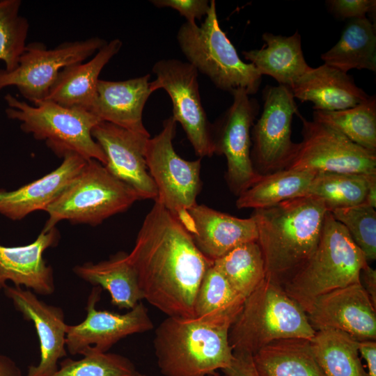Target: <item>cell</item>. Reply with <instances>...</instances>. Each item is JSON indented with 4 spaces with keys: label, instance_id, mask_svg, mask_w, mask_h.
<instances>
[{
    "label": "cell",
    "instance_id": "obj_1",
    "mask_svg": "<svg viewBox=\"0 0 376 376\" xmlns=\"http://www.w3.org/2000/svg\"><path fill=\"white\" fill-rule=\"evenodd\" d=\"M128 256L143 299L167 316L194 318L196 295L213 261L158 201L144 218Z\"/></svg>",
    "mask_w": 376,
    "mask_h": 376
},
{
    "label": "cell",
    "instance_id": "obj_2",
    "mask_svg": "<svg viewBox=\"0 0 376 376\" xmlns=\"http://www.w3.org/2000/svg\"><path fill=\"white\" fill-rule=\"evenodd\" d=\"M327 211L311 196L253 210L266 279L283 286L304 265L318 246Z\"/></svg>",
    "mask_w": 376,
    "mask_h": 376
},
{
    "label": "cell",
    "instance_id": "obj_3",
    "mask_svg": "<svg viewBox=\"0 0 376 376\" xmlns=\"http://www.w3.org/2000/svg\"><path fill=\"white\" fill-rule=\"evenodd\" d=\"M230 327L195 318L167 316L156 328L153 346L164 376H208L229 366Z\"/></svg>",
    "mask_w": 376,
    "mask_h": 376
},
{
    "label": "cell",
    "instance_id": "obj_4",
    "mask_svg": "<svg viewBox=\"0 0 376 376\" xmlns=\"http://www.w3.org/2000/svg\"><path fill=\"white\" fill-rule=\"evenodd\" d=\"M315 330L306 313L282 285L265 279L244 300L231 325L228 339L233 352L254 354L282 339L311 340Z\"/></svg>",
    "mask_w": 376,
    "mask_h": 376
},
{
    "label": "cell",
    "instance_id": "obj_5",
    "mask_svg": "<svg viewBox=\"0 0 376 376\" xmlns=\"http://www.w3.org/2000/svg\"><path fill=\"white\" fill-rule=\"evenodd\" d=\"M367 265L345 226L327 211L314 252L283 288L307 313L318 297L361 282V272Z\"/></svg>",
    "mask_w": 376,
    "mask_h": 376
},
{
    "label": "cell",
    "instance_id": "obj_6",
    "mask_svg": "<svg viewBox=\"0 0 376 376\" xmlns=\"http://www.w3.org/2000/svg\"><path fill=\"white\" fill-rule=\"evenodd\" d=\"M4 100L8 118L19 121L23 132L45 141L58 157L63 158L74 153L86 160H97L104 166L107 164L102 149L91 134L101 120L91 112L47 100L30 105L9 93Z\"/></svg>",
    "mask_w": 376,
    "mask_h": 376
},
{
    "label": "cell",
    "instance_id": "obj_7",
    "mask_svg": "<svg viewBox=\"0 0 376 376\" xmlns=\"http://www.w3.org/2000/svg\"><path fill=\"white\" fill-rule=\"evenodd\" d=\"M179 47L188 63L207 76L214 86L232 93L244 90L256 93L262 75L251 63H244L220 28L214 0L201 26L185 22L177 33Z\"/></svg>",
    "mask_w": 376,
    "mask_h": 376
},
{
    "label": "cell",
    "instance_id": "obj_8",
    "mask_svg": "<svg viewBox=\"0 0 376 376\" xmlns=\"http://www.w3.org/2000/svg\"><path fill=\"white\" fill-rule=\"evenodd\" d=\"M139 200L134 189L114 177L99 161L89 159L45 210L49 217L42 230L55 228L63 220L95 226Z\"/></svg>",
    "mask_w": 376,
    "mask_h": 376
},
{
    "label": "cell",
    "instance_id": "obj_9",
    "mask_svg": "<svg viewBox=\"0 0 376 376\" xmlns=\"http://www.w3.org/2000/svg\"><path fill=\"white\" fill-rule=\"evenodd\" d=\"M175 130L176 122L172 116L164 120L161 132L148 140L145 157L157 190L155 201L167 209L189 232V210L197 204L196 198L202 186L201 158L188 161L175 152L173 144Z\"/></svg>",
    "mask_w": 376,
    "mask_h": 376
},
{
    "label": "cell",
    "instance_id": "obj_10",
    "mask_svg": "<svg viewBox=\"0 0 376 376\" xmlns=\"http://www.w3.org/2000/svg\"><path fill=\"white\" fill-rule=\"evenodd\" d=\"M107 42L99 37H93L65 42L51 49L42 42L29 43L16 68L11 71L0 69V91L15 86L33 104L45 100L63 68L83 63Z\"/></svg>",
    "mask_w": 376,
    "mask_h": 376
},
{
    "label": "cell",
    "instance_id": "obj_11",
    "mask_svg": "<svg viewBox=\"0 0 376 376\" xmlns=\"http://www.w3.org/2000/svg\"><path fill=\"white\" fill-rule=\"evenodd\" d=\"M263 97V112L251 132V158L260 175L285 169L299 147L291 139L292 117L299 111L290 89L266 86Z\"/></svg>",
    "mask_w": 376,
    "mask_h": 376
},
{
    "label": "cell",
    "instance_id": "obj_12",
    "mask_svg": "<svg viewBox=\"0 0 376 376\" xmlns=\"http://www.w3.org/2000/svg\"><path fill=\"white\" fill-rule=\"evenodd\" d=\"M233 102L212 124L214 154L226 159L225 179L230 191L238 196L262 175L255 170L251 158V128L258 114V101L243 89L234 91Z\"/></svg>",
    "mask_w": 376,
    "mask_h": 376
},
{
    "label": "cell",
    "instance_id": "obj_13",
    "mask_svg": "<svg viewBox=\"0 0 376 376\" xmlns=\"http://www.w3.org/2000/svg\"><path fill=\"white\" fill-rule=\"evenodd\" d=\"M156 79L150 81L152 93L164 89L173 104L175 122L183 128L199 158L214 154L212 124L203 107L198 81V71L188 62L175 58L162 59L152 69Z\"/></svg>",
    "mask_w": 376,
    "mask_h": 376
},
{
    "label": "cell",
    "instance_id": "obj_14",
    "mask_svg": "<svg viewBox=\"0 0 376 376\" xmlns=\"http://www.w3.org/2000/svg\"><path fill=\"white\" fill-rule=\"evenodd\" d=\"M297 115L302 123L303 139L285 169L376 174V152L359 146L327 124L308 120L299 112Z\"/></svg>",
    "mask_w": 376,
    "mask_h": 376
},
{
    "label": "cell",
    "instance_id": "obj_15",
    "mask_svg": "<svg viewBox=\"0 0 376 376\" xmlns=\"http://www.w3.org/2000/svg\"><path fill=\"white\" fill-rule=\"evenodd\" d=\"M101 292L100 287L94 286L87 299L85 319L78 324L68 325L65 345L72 355L107 352L126 336L153 329L148 309L141 302L123 314L96 309Z\"/></svg>",
    "mask_w": 376,
    "mask_h": 376
},
{
    "label": "cell",
    "instance_id": "obj_16",
    "mask_svg": "<svg viewBox=\"0 0 376 376\" xmlns=\"http://www.w3.org/2000/svg\"><path fill=\"white\" fill-rule=\"evenodd\" d=\"M306 315L315 331L331 329L358 341L376 340V306L361 282L318 297Z\"/></svg>",
    "mask_w": 376,
    "mask_h": 376
},
{
    "label": "cell",
    "instance_id": "obj_17",
    "mask_svg": "<svg viewBox=\"0 0 376 376\" xmlns=\"http://www.w3.org/2000/svg\"><path fill=\"white\" fill-rule=\"evenodd\" d=\"M91 134L107 157L104 166L107 171L134 189L141 200L155 201L157 190L145 157L150 135L134 132L105 121L97 124Z\"/></svg>",
    "mask_w": 376,
    "mask_h": 376
},
{
    "label": "cell",
    "instance_id": "obj_18",
    "mask_svg": "<svg viewBox=\"0 0 376 376\" xmlns=\"http://www.w3.org/2000/svg\"><path fill=\"white\" fill-rule=\"evenodd\" d=\"M3 290L23 318L33 322L38 336L40 361L36 366H29L25 376L53 375L58 369V360L67 355L65 339L68 324L65 322L63 311L40 300L30 290L8 285Z\"/></svg>",
    "mask_w": 376,
    "mask_h": 376
},
{
    "label": "cell",
    "instance_id": "obj_19",
    "mask_svg": "<svg viewBox=\"0 0 376 376\" xmlns=\"http://www.w3.org/2000/svg\"><path fill=\"white\" fill-rule=\"evenodd\" d=\"M59 238L55 227L47 231L42 230L37 238L26 245L0 244V289H3L9 281L37 295H52L55 290L54 272L43 258V253L56 246Z\"/></svg>",
    "mask_w": 376,
    "mask_h": 376
},
{
    "label": "cell",
    "instance_id": "obj_20",
    "mask_svg": "<svg viewBox=\"0 0 376 376\" xmlns=\"http://www.w3.org/2000/svg\"><path fill=\"white\" fill-rule=\"evenodd\" d=\"M189 214V233L194 244L212 261L238 246L258 240L257 226L251 217L241 219L198 203Z\"/></svg>",
    "mask_w": 376,
    "mask_h": 376
},
{
    "label": "cell",
    "instance_id": "obj_21",
    "mask_svg": "<svg viewBox=\"0 0 376 376\" xmlns=\"http://www.w3.org/2000/svg\"><path fill=\"white\" fill-rule=\"evenodd\" d=\"M149 74L123 81L99 79L90 111L101 121L150 135L143 123L145 104L152 93Z\"/></svg>",
    "mask_w": 376,
    "mask_h": 376
},
{
    "label": "cell",
    "instance_id": "obj_22",
    "mask_svg": "<svg viewBox=\"0 0 376 376\" xmlns=\"http://www.w3.org/2000/svg\"><path fill=\"white\" fill-rule=\"evenodd\" d=\"M87 160L70 153L56 169L13 191L0 189V214L21 220L30 213L45 210L81 172Z\"/></svg>",
    "mask_w": 376,
    "mask_h": 376
},
{
    "label": "cell",
    "instance_id": "obj_23",
    "mask_svg": "<svg viewBox=\"0 0 376 376\" xmlns=\"http://www.w3.org/2000/svg\"><path fill=\"white\" fill-rule=\"evenodd\" d=\"M290 89L295 98L313 102L315 111L345 110L369 97L347 73L326 64L311 68Z\"/></svg>",
    "mask_w": 376,
    "mask_h": 376
},
{
    "label": "cell",
    "instance_id": "obj_24",
    "mask_svg": "<svg viewBox=\"0 0 376 376\" xmlns=\"http://www.w3.org/2000/svg\"><path fill=\"white\" fill-rule=\"evenodd\" d=\"M122 41L107 42L85 63H79L63 68L45 100L61 106L90 111L95 100L99 75L103 68L118 53Z\"/></svg>",
    "mask_w": 376,
    "mask_h": 376
},
{
    "label": "cell",
    "instance_id": "obj_25",
    "mask_svg": "<svg viewBox=\"0 0 376 376\" xmlns=\"http://www.w3.org/2000/svg\"><path fill=\"white\" fill-rule=\"evenodd\" d=\"M262 38L265 45L261 49L242 52L262 76H270L290 88L311 69L305 61L298 31L290 36L266 32Z\"/></svg>",
    "mask_w": 376,
    "mask_h": 376
},
{
    "label": "cell",
    "instance_id": "obj_26",
    "mask_svg": "<svg viewBox=\"0 0 376 376\" xmlns=\"http://www.w3.org/2000/svg\"><path fill=\"white\" fill-rule=\"evenodd\" d=\"M72 270L84 281L106 290L111 304L119 309L130 310L143 299L137 274L125 251H118L97 263L76 265Z\"/></svg>",
    "mask_w": 376,
    "mask_h": 376
},
{
    "label": "cell",
    "instance_id": "obj_27",
    "mask_svg": "<svg viewBox=\"0 0 376 376\" xmlns=\"http://www.w3.org/2000/svg\"><path fill=\"white\" fill-rule=\"evenodd\" d=\"M252 357L259 376H324L308 339L276 340Z\"/></svg>",
    "mask_w": 376,
    "mask_h": 376
},
{
    "label": "cell",
    "instance_id": "obj_28",
    "mask_svg": "<svg viewBox=\"0 0 376 376\" xmlns=\"http://www.w3.org/2000/svg\"><path fill=\"white\" fill-rule=\"evenodd\" d=\"M321 58L324 64L346 73L352 69L375 72V25L367 17L350 19L340 40Z\"/></svg>",
    "mask_w": 376,
    "mask_h": 376
},
{
    "label": "cell",
    "instance_id": "obj_29",
    "mask_svg": "<svg viewBox=\"0 0 376 376\" xmlns=\"http://www.w3.org/2000/svg\"><path fill=\"white\" fill-rule=\"evenodd\" d=\"M244 300L212 265L198 289L194 305V318L208 324L230 328Z\"/></svg>",
    "mask_w": 376,
    "mask_h": 376
},
{
    "label": "cell",
    "instance_id": "obj_30",
    "mask_svg": "<svg viewBox=\"0 0 376 376\" xmlns=\"http://www.w3.org/2000/svg\"><path fill=\"white\" fill-rule=\"evenodd\" d=\"M316 173L283 169L262 175L250 188L237 196L238 209H263L283 201L306 196Z\"/></svg>",
    "mask_w": 376,
    "mask_h": 376
},
{
    "label": "cell",
    "instance_id": "obj_31",
    "mask_svg": "<svg viewBox=\"0 0 376 376\" xmlns=\"http://www.w3.org/2000/svg\"><path fill=\"white\" fill-rule=\"evenodd\" d=\"M310 341L324 376H368L359 353V341L349 334L320 329Z\"/></svg>",
    "mask_w": 376,
    "mask_h": 376
},
{
    "label": "cell",
    "instance_id": "obj_32",
    "mask_svg": "<svg viewBox=\"0 0 376 376\" xmlns=\"http://www.w3.org/2000/svg\"><path fill=\"white\" fill-rule=\"evenodd\" d=\"M213 266L245 299L266 278L265 262L257 242L238 246L214 260Z\"/></svg>",
    "mask_w": 376,
    "mask_h": 376
},
{
    "label": "cell",
    "instance_id": "obj_33",
    "mask_svg": "<svg viewBox=\"0 0 376 376\" xmlns=\"http://www.w3.org/2000/svg\"><path fill=\"white\" fill-rule=\"evenodd\" d=\"M313 120L327 124L359 146L376 152V98L340 111H315Z\"/></svg>",
    "mask_w": 376,
    "mask_h": 376
},
{
    "label": "cell",
    "instance_id": "obj_34",
    "mask_svg": "<svg viewBox=\"0 0 376 376\" xmlns=\"http://www.w3.org/2000/svg\"><path fill=\"white\" fill-rule=\"evenodd\" d=\"M368 175L347 173H317L306 196L321 200L329 212L358 205L365 201Z\"/></svg>",
    "mask_w": 376,
    "mask_h": 376
},
{
    "label": "cell",
    "instance_id": "obj_35",
    "mask_svg": "<svg viewBox=\"0 0 376 376\" xmlns=\"http://www.w3.org/2000/svg\"><path fill=\"white\" fill-rule=\"evenodd\" d=\"M20 0H0V61L11 71L26 47L29 24L20 15Z\"/></svg>",
    "mask_w": 376,
    "mask_h": 376
},
{
    "label": "cell",
    "instance_id": "obj_36",
    "mask_svg": "<svg viewBox=\"0 0 376 376\" xmlns=\"http://www.w3.org/2000/svg\"><path fill=\"white\" fill-rule=\"evenodd\" d=\"M136 373L134 364L123 355L94 352L79 360L65 359L52 376H134Z\"/></svg>",
    "mask_w": 376,
    "mask_h": 376
},
{
    "label": "cell",
    "instance_id": "obj_37",
    "mask_svg": "<svg viewBox=\"0 0 376 376\" xmlns=\"http://www.w3.org/2000/svg\"><path fill=\"white\" fill-rule=\"evenodd\" d=\"M345 226L350 237L365 255L367 261L376 259V211L362 203L330 212Z\"/></svg>",
    "mask_w": 376,
    "mask_h": 376
},
{
    "label": "cell",
    "instance_id": "obj_38",
    "mask_svg": "<svg viewBox=\"0 0 376 376\" xmlns=\"http://www.w3.org/2000/svg\"><path fill=\"white\" fill-rule=\"evenodd\" d=\"M327 4L330 11L341 19H360L367 14H375V0H329Z\"/></svg>",
    "mask_w": 376,
    "mask_h": 376
},
{
    "label": "cell",
    "instance_id": "obj_39",
    "mask_svg": "<svg viewBox=\"0 0 376 376\" xmlns=\"http://www.w3.org/2000/svg\"><path fill=\"white\" fill-rule=\"evenodd\" d=\"M157 8H171L185 17L187 22L195 24L196 19L206 16L210 8L207 0H151Z\"/></svg>",
    "mask_w": 376,
    "mask_h": 376
},
{
    "label": "cell",
    "instance_id": "obj_40",
    "mask_svg": "<svg viewBox=\"0 0 376 376\" xmlns=\"http://www.w3.org/2000/svg\"><path fill=\"white\" fill-rule=\"evenodd\" d=\"M222 376H259L253 364L252 354L233 352L229 366L221 370Z\"/></svg>",
    "mask_w": 376,
    "mask_h": 376
},
{
    "label": "cell",
    "instance_id": "obj_41",
    "mask_svg": "<svg viewBox=\"0 0 376 376\" xmlns=\"http://www.w3.org/2000/svg\"><path fill=\"white\" fill-rule=\"evenodd\" d=\"M358 350L366 362L368 376H376V340L359 341Z\"/></svg>",
    "mask_w": 376,
    "mask_h": 376
},
{
    "label": "cell",
    "instance_id": "obj_42",
    "mask_svg": "<svg viewBox=\"0 0 376 376\" xmlns=\"http://www.w3.org/2000/svg\"><path fill=\"white\" fill-rule=\"evenodd\" d=\"M360 281L369 295L373 304L376 306V271L366 265L360 274Z\"/></svg>",
    "mask_w": 376,
    "mask_h": 376
},
{
    "label": "cell",
    "instance_id": "obj_43",
    "mask_svg": "<svg viewBox=\"0 0 376 376\" xmlns=\"http://www.w3.org/2000/svg\"><path fill=\"white\" fill-rule=\"evenodd\" d=\"M0 376H22L16 363L10 357L0 353Z\"/></svg>",
    "mask_w": 376,
    "mask_h": 376
},
{
    "label": "cell",
    "instance_id": "obj_44",
    "mask_svg": "<svg viewBox=\"0 0 376 376\" xmlns=\"http://www.w3.org/2000/svg\"><path fill=\"white\" fill-rule=\"evenodd\" d=\"M363 203L375 209L376 207V174L368 175V188Z\"/></svg>",
    "mask_w": 376,
    "mask_h": 376
},
{
    "label": "cell",
    "instance_id": "obj_45",
    "mask_svg": "<svg viewBox=\"0 0 376 376\" xmlns=\"http://www.w3.org/2000/svg\"><path fill=\"white\" fill-rule=\"evenodd\" d=\"M134 376H147V375L137 371V373H136Z\"/></svg>",
    "mask_w": 376,
    "mask_h": 376
},
{
    "label": "cell",
    "instance_id": "obj_46",
    "mask_svg": "<svg viewBox=\"0 0 376 376\" xmlns=\"http://www.w3.org/2000/svg\"><path fill=\"white\" fill-rule=\"evenodd\" d=\"M208 376H220V375L219 374H217V373H215V374L210 375H208Z\"/></svg>",
    "mask_w": 376,
    "mask_h": 376
}]
</instances>
